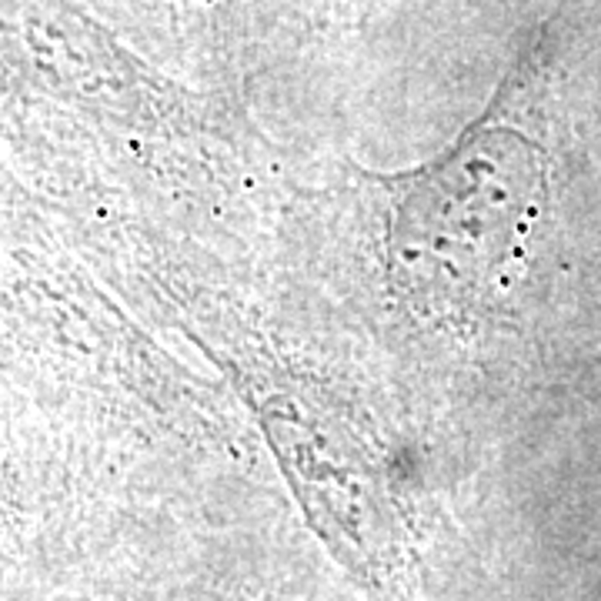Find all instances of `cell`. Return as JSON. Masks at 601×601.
I'll return each mask as SVG.
<instances>
[{"instance_id": "6da1fadb", "label": "cell", "mask_w": 601, "mask_h": 601, "mask_svg": "<svg viewBox=\"0 0 601 601\" xmlns=\"http://www.w3.org/2000/svg\"><path fill=\"white\" fill-rule=\"evenodd\" d=\"M541 167L525 137L484 131L428 171L391 217V264L428 314L481 311L508 284L538 217Z\"/></svg>"}]
</instances>
